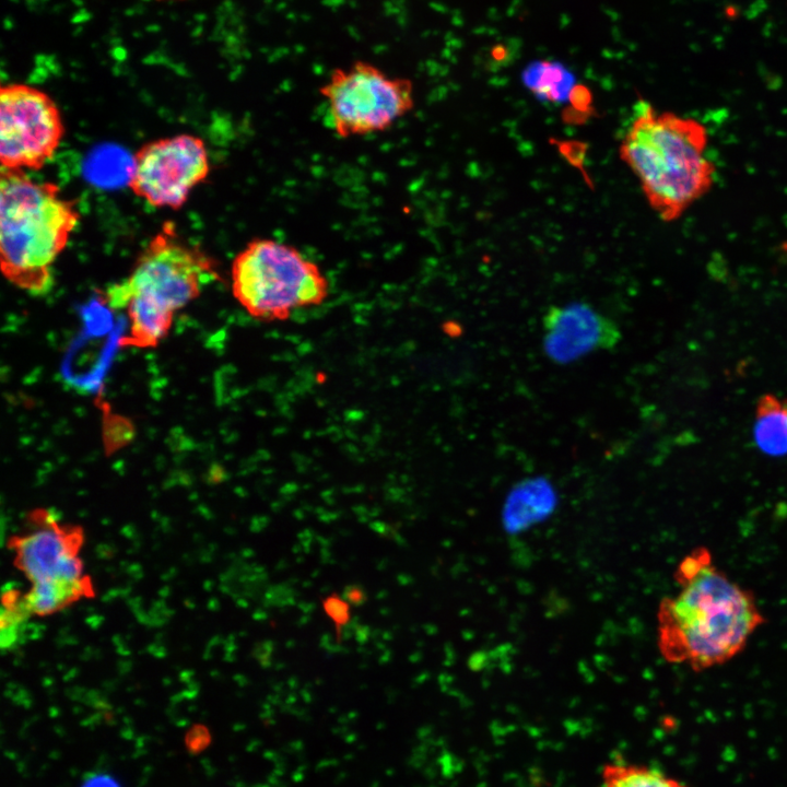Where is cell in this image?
Listing matches in <instances>:
<instances>
[{"label": "cell", "mask_w": 787, "mask_h": 787, "mask_svg": "<svg viewBox=\"0 0 787 787\" xmlns=\"http://www.w3.org/2000/svg\"><path fill=\"white\" fill-rule=\"evenodd\" d=\"M709 130L693 116L658 110L639 101L620 146L621 158L663 222L680 220L716 181Z\"/></svg>", "instance_id": "1"}, {"label": "cell", "mask_w": 787, "mask_h": 787, "mask_svg": "<svg viewBox=\"0 0 787 787\" xmlns=\"http://www.w3.org/2000/svg\"><path fill=\"white\" fill-rule=\"evenodd\" d=\"M658 621L662 656L703 671L739 655L765 619L753 594L710 564L661 602Z\"/></svg>", "instance_id": "2"}, {"label": "cell", "mask_w": 787, "mask_h": 787, "mask_svg": "<svg viewBox=\"0 0 787 787\" xmlns=\"http://www.w3.org/2000/svg\"><path fill=\"white\" fill-rule=\"evenodd\" d=\"M81 219L75 201L50 181L1 168L0 268L13 285L33 295L52 287V265Z\"/></svg>", "instance_id": "3"}, {"label": "cell", "mask_w": 787, "mask_h": 787, "mask_svg": "<svg viewBox=\"0 0 787 787\" xmlns=\"http://www.w3.org/2000/svg\"><path fill=\"white\" fill-rule=\"evenodd\" d=\"M216 277L211 259L183 243L166 225L140 254L130 274L109 285L105 302L126 309L129 333L121 346L154 348L168 333L174 315L196 299Z\"/></svg>", "instance_id": "4"}, {"label": "cell", "mask_w": 787, "mask_h": 787, "mask_svg": "<svg viewBox=\"0 0 787 787\" xmlns=\"http://www.w3.org/2000/svg\"><path fill=\"white\" fill-rule=\"evenodd\" d=\"M232 291L252 316L280 318L320 303L328 283L319 267L296 247L273 238H254L235 256Z\"/></svg>", "instance_id": "5"}, {"label": "cell", "mask_w": 787, "mask_h": 787, "mask_svg": "<svg viewBox=\"0 0 787 787\" xmlns=\"http://www.w3.org/2000/svg\"><path fill=\"white\" fill-rule=\"evenodd\" d=\"M319 91L341 138L385 131L414 107L410 79L391 77L362 60L333 69Z\"/></svg>", "instance_id": "6"}, {"label": "cell", "mask_w": 787, "mask_h": 787, "mask_svg": "<svg viewBox=\"0 0 787 787\" xmlns=\"http://www.w3.org/2000/svg\"><path fill=\"white\" fill-rule=\"evenodd\" d=\"M66 129L49 94L25 83L0 87L1 168L37 171L58 150Z\"/></svg>", "instance_id": "7"}, {"label": "cell", "mask_w": 787, "mask_h": 787, "mask_svg": "<svg viewBox=\"0 0 787 787\" xmlns=\"http://www.w3.org/2000/svg\"><path fill=\"white\" fill-rule=\"evenodd\" d=\"M209 173L204 141L195 134L180 133L140 146L132 157L128 186L151 207L176 210Z\"/></svg>", "instance_id": "8"}, {"label": "cell", "mask_w": 787, "mask_h": 787, "mask_svg": "<svg viewBox=\"0 0 787 787\" xmlns=\"http://www.w3.org/2000/svg\"><path fill=\"white\" fill-rule=\"evenodd\" d=\"M542 322L543 351L561 365L596 351L614 349L621 341L619 326L587 303L551 306Z\"/></svg>", "instance_id": "9"}, {"label": "cell", "mask_w": 787, "mask_h": 787, "mask_svg": "<svg viewBox=\"0 0 787 787\" xmlns=\"http://www.w3.org/2000/svg\"><path fill=\"white\" fill-rule=\"evenodd\" d=\"M45 521L15 542L17 566L33 583L86 582L78 555V533L59 526L44 513Z\"/></svg>", "instance_id": "10"}, {"label": "cell", "mask_w": 787, "mask_h": 787, "mask_svg": "<svg viewBox=\"0 0 787 787\" xmlns=\"http://www.w3.org/2000/svg\"><path fill=\"white\" fill-rule=\"evenodd\" d=\"M557 505L552 483L541 477L522 480L506 496L502 520L508 533H519L545 520Z\"/></svg>", "instance_id": "11"}, {"label": "cell", "mask_w": 787, "mask_h": 787, "mask_svg": "<svg viewBox=\"0 0 787 787\" xmlns=\"http://www.w3.org/2000/svg\"><path fill=\"white\" fill-rule=\"evenodd\" d=\"M753 437L766 455H787V404L774 395H763L755 408Z\"/></svg>", "instance_id": "12"}, {"label": "cell", "mask_w": 787, "mask_h": 787, "mask_svg": "<svg viewBox=\"0 0 787 787\" xmlns=\"http://www.w3.org/2000/svg\"><path fill=\"white\" fill-rule=\"evenodd\" d=\"M87 582L44 580L33 583L22 600L28 613L45 615L78 600L87 591Z\"/></svg>", "instance_id": "13"}, {"label": "cell", "mask_w": 787, "mask_h": 787, "mask_svg": "<svg viewBox=\"0 0 787 787\" xmlns=\"http://www.w3.org/2000/svg\"><path fill=\"white\" fill-rule=\"evenodd\" d=\"M601 782L602 787H689L657 768L621 761L603 765Z\"/></svg>", "instance_id": "14"}, {"label": "cell", "mask_w": 787, "mask_h": 787, "mask_svg": "<svg viewBox=\"0 0 787 787\" xmlns=\"http://www.w3.org/2000/svg\"><path fill=\"white\" fill-rule=\"evenodd\" d=\"M537 71L527 75V84L530 90L540 98L549 102H562L565 96L571 95L572 90L567 89L565 73L551 63H542Z\"/></svg>", "instance_id": "15"}, {"label": "cell", "mask_w": 787, "mask_h": 787, "mask_svg": "<svg viewBox=\"0 0 787 787\" xmlns=\"http://www.w3.org/2000/svg\"><path fill=\"white\" fill-rule=\"evenodd\" d=\"M710 564H713V562L709 550L702 547L692 550L679 563L674 574L676 580L680 586H683Z\"/></svg>", "instance_id": "16"}, {"label": "cell", "mask_w": 787, "mask_h": 787, "mask_svg": "<svg viewBox=\"0 0 787 787\" xmlns=\"http://www.w3.org/2000/svg\"><path fill=\"white\" fill-rule=\"evenodd\" d=\"M322 608L334 623L338 638H340L341 629L346 625L351 619L348 601L339 595L332 594L322 600Z\"/></svg>", "instance_id": "17"}, {"label": "cell", "mask_w": 787, "mask_h": 787, "mask_svg": "<svg viewBox=\"0 0 787 787\" xmlns=\"http://www.w3.org/2000/svg\"><path fill=\"white\" fill-rule=\"evenodd\" d=\"M343 598L353 606H362L367 600V595L361 585H349L343 590Z\"/></svg>", "instance_id": "18"}, {"label": "cell", "mask_w": 787, "mask_h": 787, "mask_svg": "<svg viewBox=\"0 0 787 787\" xmlns=\"http://www.w3.org/2000/svg\"><path fill=\"white\" fill-rule=\"evenodd\" d=\"M158 1H161V0H158ZM165 1H172V0H165Z\"/></svg>", "instance_id": "19"}]
</instances>
